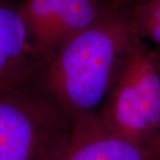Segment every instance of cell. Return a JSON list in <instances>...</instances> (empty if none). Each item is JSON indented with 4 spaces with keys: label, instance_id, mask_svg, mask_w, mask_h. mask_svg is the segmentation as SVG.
<instances>
[{
    "label": "cell",
    "instance_id": "6da1fadb",
    "mask_svg": "<svg viewBox=\"0 0 160 160\" xmlns=\"http://www.w3.org/2000/svg\"><path fill=\"white\" fill-rule=\"evenodd\" d=\"M139 38L127 8H112L64 41L43 63L33 85L73 122L96 117Z\"/></svg>",
    "mask_w": 160,
    "mask_h": 160
},
{
    "label": "cell",
    "instance_id": "7a4b0ae2",
    "mask_svg": "<svg viewBox=\"0 0 160 160\" xmlns=\"http://www.w3.org/2000/svg\"><path fill=\"white\" fill-rule=\"evenodd\" d=\"M74 122L33 84L0 90V160H60Z\"/></svg>",
    "mask_w": 160,
    "mask_h": 160
},
{
    "label": "cell",
    "instance_id": "3957f363",
    "mask_svg": "<svg viewBox=\"0 0 160 160\" xmlns=\"http://www.w3.org/2000/svg\"><path fill=\"white\" fill-rule=\"evenodd\" d=\"M19 6L44 62L64 41L112 9L109 0H24Z\"/></svg>",
    "mask_w": 160,
    "mask_h": 160
},
{
    "label": "cell",
    "instance_id": "277c9868",
    "mask_svg": "<svg viewBox=\"0 0 160 160\" xmlns=\"http://www.w3.org/2000/svg\"><path fill=\"white\" fill-rule=\"evenodd\" d=\"M43 63L20 6L0 0V90L33 84Z\"/></svg>",
    "mask_w": 160,
    "mask_h": 160
},
{
    "label": "cell",
    "instance_id": "5b68a950",
    "mask_svg": "<svg viewBox=\"0 0 160 160\" xmlns=\"http://www.w3.org/2000/svg\"><path fill=\"white\" fill-rule=\"evenodd\" d=\"M122 69L128 78L132 102L151 144L160 132L159 52L149 47L140 38L126 56Z\"/></svg>",
    "mask_w": 160,
    "mask_h": 160
},
{
    "label": "cell",
    "instance_id": "8992f818",
    "mask_svg": "<svg viewBox=\"0 0 160 160\" xmlns=\"http://www.w3.org/2000/svg\"><path fill=\"white\" fill-rule=\"evenodd\" d=\"M60 160H154L149 148L108 131L98 116L74 122L69 145Z\"/></svg>",
    "mask_w": 160,
    "mask_h": 160
},
{
    "label": "cell",
    "instance_id": "52a82bcc",
    "mask_svg": "<svg viewBox=\"0 0 160 160\" xmlns=\"http://www.w3.org/2000/svg\"><path fill=\"white\" fill-rule=\"evenodd\" d=\"M126 8L139 37L160 47V0H137Z\"/></svg>",
    "mask_w": 160,
    "mask_h": 160
},
{
    "label": "cell",
    "instance_id": "ba28073f",
    "mask_svg": "<svg viewBox=\"0 0 160 160\" xmlns=\"http://www.w3.org/2000/svg\"><path fill=\"white\" fill-rule=\"evenodd\" d=\"M149 149L152 153L154 160H160V132L153 141V142L150 144Z\"/></svg>",
    "mask_w": 160,
    "mask_h": 160
},
{
    "label": "cell",
    "instance_id": "9c48e42d",
    "mask_svg": "<svg viewBox=\"0 0 160 160\" xmlns=\"http://www.w3.org/2000/svg\"><path fill=\"white\" fill-rule=\"evenodd\" d=\"M137 0H109V3L112 8H126L131 6V4L134 3Z\"/></svg>",
    "mask_w": 160,
    "mask_h": 160
}]
</instances>
